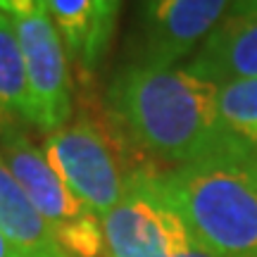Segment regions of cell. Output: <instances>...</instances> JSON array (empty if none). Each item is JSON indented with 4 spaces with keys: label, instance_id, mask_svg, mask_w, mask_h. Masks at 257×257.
Instances as JSON below:
<instances>
[{
    "label": "cell",
    "instance_id": "obj_1",
    "mask_svg": "<svg viewBox=\"0 0 257 257\" xmlns=\"http://www.w3.org/2000/svg\"><path fill=\"white\" fill-rule=\"evenodd\" d=\"M107 107L136 146L176 165L240 146L219 124L217 86L186 69L126 64L107 88Z\"/></svg>",
    "mask_w": 257,
    "mask_h": 257
},
{
    "label": "cell",
    "instance_id": "obj_2",
    "mask_svg": "<svg viewBox=\"0 0 257 257\" xmlns=\"http://www.w3.org/2000/svg\"><path fill=\"white\" fill-rule=\"evenodd\" d=\"M191 238L219 257H257V155L229 146L157 174Z\"/></svg>",
    "mask_w": 257,
    "mask_h": 257
},
{
    "label": "cell",
    "instance_id": "obj_3",
    "mask_svg": "<svg viewBox=\"0 0 257 257\" xmlns=\"http://www.w3.org/2000/svg\"><path fill=\"white\" fill-rule=\"evenodd\" d=\"M17 29L31 102V124L53 134L69 124L72 91L67 53L43 0H0Z\"/></svg>",
    "mask_w": 257,
    "mask_h": 257
},
{
    "label": "cell",
    "instance_id": "obj_4",
    "mask_svg": "<svg viewBox=\"0 0 257 257\" xmlns=\"http://www.w3.org/2000/svg\"><path fill=\"white\" fill-rule=\"evenodd\" d=\"M100 221L107 257H174L195 243L165 200L155 172L128 176L121 200Z\"/></svg>",
    "mask_w": 257,
    "mask_h": 257
},
{
    "label": "cell",
    "instance_id": "obj_5",
    "mask_svg": "<svg viewBox=\"0 0 257 257\" xmlns=\"http://www.w3.org/2000/svg\"><path fill=\"white\" fill-rule=\"evenodd\" d=\"M43 155L76 200L95 217H105L121 200L126 179L110 141L93 121L64 124L46 134Z\"/></svg>",
    "mask_w": 257,
    "mask_h": 257
},
{
    "label": "cell",
    "instance_id": "obj_6",
    "mask_svg": "<svg viewBox=\"0 0 257 257\" xmlns=\"http://www.w3.org/2000/svg\"><path fill=\"white\" fill-rule=\"evenodd\" d=\"M224 0H150L136 5V24L128 38V67L174 69L198 50L202 38L224 17Z\"/></svg>",
    "mask_w": 257,
    "mask_h": 257
},
{
    "label": "cell",
    "instance_id": "obj_7",
    "mask_svg": "<svg viewBox=\"0 0 257 257\" xmlns=\"http://www.w3.org/2000/svg\"><path fill=\"white\" fill-rule=\"evenodd\" d=\"M186 72L214 86L257 76V0L231 3L202 38Z\"/></svg>",
    "mask_w": 257,
    "mask_h": 257
},
{
    "label": "cell",
    "instance_id": "obj_8",
    "mask_svg": "<svg viewBox=\"0 0 257 257\" xmlns=\"http://www.w3.org/2000/svg\"><path fill=\"white\" fill-rule=\"evenodd\" d=\"M0 155L53 231L88 212L50 167L43 148L34 146L15 121H0Z\"/></svg>",
    "mask_w": 257,
    "mask_h": 257
},
{
    "label": "cell",
    "instance_id": "obj_9",
    "mask_svg": "<svg viewBox=\"0 0 257 257\" xmlns=\"http://www.w3.org/2000/svg\"><path fill=\"white\" fill-rule=\"evenodd\" d=\"M46 10L55 24L67 60L81 69H98L107 55L121 12L117 0H46Z\"/></svg>",
    "mask_w": 257,
    "mask_h": 257
},
{
    "label": "cell",
    "instance_id": "obj_10",
    "mask_svg": "<svg viewBox=\"0 0 257 257\" xmlns=\"http://www.w3.org/2000/svg\"><path fill=\"white\" fill-rule=\"evenodd\" d=\"M0 231L24 257H69L0 155Z\"/></svg>",
    "mask_w": 257,
    "mask_h": 257
},
{
    "label": "cell",
    "instance_id": "obj_11",
    "mask_svg": "<svg viewBox=\"0 0 257 257\" xmlns=\"http://www.w3.org/2000/svg\"><path fill=\"white\" fill-rule=\"evenodd\" d=\"M31 121L29 81L15 22L0 8V121Z\"/></svg>",
    "mask_w": 257,
    "mask_h": 257
},
{
    "label": "cell",
    "instance_id": "obj_12",
    "mask_svg": "<svg viewBox=\"0 0 257 257\" xmlns=\"http://www.w3.org/2000/svg\"><path fill=\"white\" fill-rule=\"evenodd\" d=\"M217 114L231 141L257 150V76L217 86Z\"/></svg>",
    "mask_w": 257,
    "mask_h": 257
},
{
    "label": "cell",
    "instance_id": "obj_13",
    "mask_svg": "<svg viewBox=\"0 0 257 257\" xmlns=\"http://www.w3.org/2000/svg\"><path fill=\"white\" fill-rule=\"evenodd\" d=\"M53 236L60 243V248L74 257H100L105 250L102 221L93 212H86L79 219L57 226Z\"/></svg>",
    "mask_w": 257,
    "mask_h": 257
},
{
    "label": "cell",
    "instance_id": "obj_14",
    "mask_svg": "<svg viewBox=\"0 0 257 257\" xmlns=\"http://www.w3.org/2000/svg\"><path fill=\"white\" fill-rule=\"evenodd\" d=\"M174 257H219V255H214L212 250L202 248V245H198V243H193L191 248L181 250V252H179V255H174Z\"/></svg>",
    "mask_w": 257,
    "mask_h": 257
},
{
    "label": "cell",
    "instance_id": "obj_15",
    "mask_svg": "<svg viewBox=\"0 0 257 257\" xmlns=\"http://www.w3.org/2000/svg\"><path fill=\"white\" fill-rule=\"evenodd\" d=\"M0 257H24L8 238H5V233H3V231H0Z\"/></svg>",
    "mask_w": 257,
    "mask_h": 257
},
{
    "label": "cell",
    "instance_id": "obj_16",
    "mask_svg": "<svg viewBox=\"0 0 257 257\" xmlns=\"http://www.w3.org/2000/svg\"><path fill=\"white\" fill-rule=\"evenodd\" d=\"M255 155H257V150H255Z\"/></svg>",
    "mask_w": 257,
    "mask_h": 257
}]
</instances>
